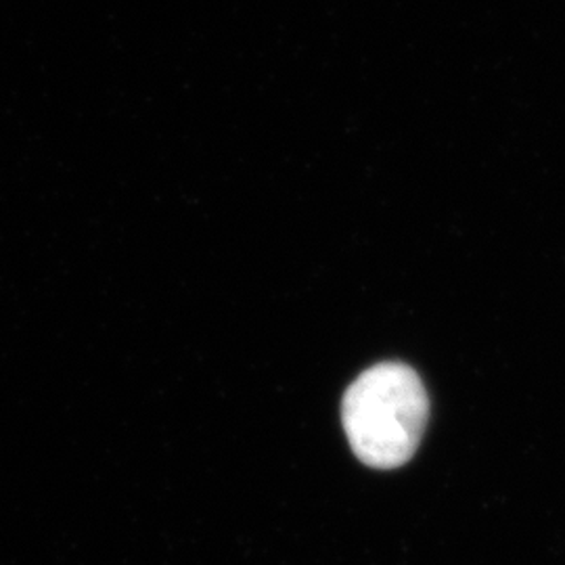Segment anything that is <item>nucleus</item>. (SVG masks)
<instances>
[{
  "mask_svg": "<svg viewBox=\"0 0 565 565\" xmlns=\"http://www.w3.org/2000/svg\"><path fill=\"white\" fill-rule=\"evenodd\" d=\"M427 415L424 382L408 364H375L343 396L348 443L364 465L375 469H396L413 459L424 438Z\"/></svg>",
  "mask_w": 565,
  "mask_h": 565,
  "instance_id": "f257e3e1",
  "label": "nucleus"
}]
</instances>
